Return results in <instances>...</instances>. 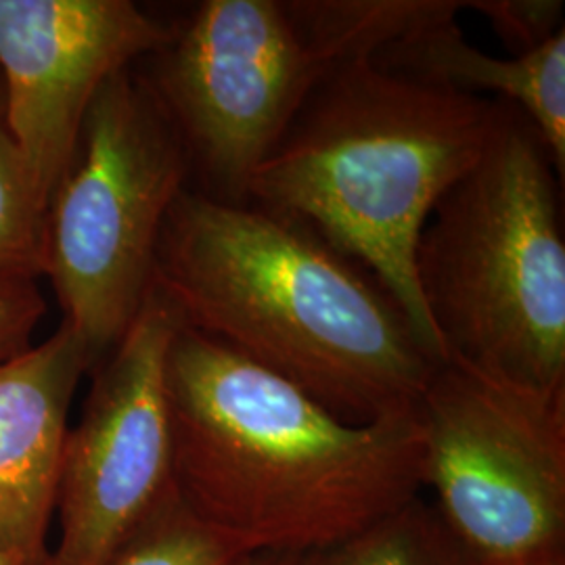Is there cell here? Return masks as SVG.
Segmentation results:
<instances>
[{"label":"cell","instance_id":"cell-1","mask_svg":"<svg viewBox=\"0 0 565 565\" xmlns=\"http://www.w3.org/2000/svg\"><path fill=\"white\" fill-rule=\"evenodd\" d=\"M153 287L182 324L345 424L413 413L445 359L361 264L298 218L184 189Z\"/></svg>","mask_w":565,"mask_h":565},{"label":"cell","instance_id":"cell-2","mask_svg":"<svg viewBox=\"0 0 565 565\" xmlns=\"http://www.w3.org/2000/svg\"><path fill=\"white\" fill-rule=\"evenodd\" d=\"M166 385L174 488L243 553H324L422 497L417 408L345 424L186 327L170 345Z\"/></svg>","mask_w":565,"mask_h":565},{"label":"cell","instance_id":"cell-3","mask_svg":"<svg viewBox=\"0 0 565 565\" xmlns=\"http://www.w3.org/2000/svg\"><path fill=\"white\" fill-rule=\"evenodd\" d=\"M499 103L373 60L331 65L254 174L249 203L302 221L366 268L446 361L415 254L436 203L480 158Z\"/></svg>","mask_w":565,"mask_h":565},{"label":"cell","instance_id":"cell-4","mask_svg":"<svg viewBox=\"0 0 565 565\" xmlns=\"http://www.w3.org/2000/svg\"><path fill=\"white\" fill-rule=\"evenodd\" d=\"M557 181L536 128L499 103L480 158L436 203L415 254L446 359L541 392L565 390Z\"/></svg>","mask_w":565,"mask_h":565},{"label":"cell","instance_id":"cell-5","mask_svg":"<svg viewBox=\"0 0 565 565\" xmlns=\"http://www.w3.org/2000/svg\"><path fill=\"white\" fill-rule=\"evenodd\" d=\"M186 147L147 76L103 84L49 205L46 277L95 369L118 345L153 287L170 207L186 189Z\"/></svg>","mask_w":565,"mask_h":565},{"label":"cell","instance_id":"cell-6","mask_svg":"<svg viewBox=\"0 0 565 565\" xmlns=\"http://www.w3.org/2000/svg\"><path fill=\"white\" fill-rule=\"evenodd\" d=\"M424 488L465 565H565V390L457 359L417 404Z\"/></svg>","mask_w":565,"mask_h":565},{"label":"cell","instance_id":"cell-7","mask_svg":"<svg viewBox=\"0 0 565 565\" xmlns=\"http://www.w3.org/2000/svg\"><path fill=\"white\" fill-rule=\"evenodd\" d=\"M153 60L202 193L237 205L329 70L279 0H205Z\"/></svg>","mask_w":565,"mask_h":565},{"label":"cell","instance_id":"cell-8","mask_svg":"<svg viewBox=\"0 0 565 565\" xmlns=\"http://www.w3.org/2000/svg\"><path fill=\"white\" fill-rule=\"evenodd\" d=\"M182 324L151 287L118 345L93 371L81 424L61 455L60 541L49 565H107L174 490L166 364Z\"/></svg>","mask_w":565,"mask_h":565},{"label":"cell","instance_id":"cell-9","mask_svg":"<svg viewBox=\"0 0 565 565\" xmlns=\"http://www.w3.org/2000/svg\"><path fill=\"white\" fill-rule=\"evenodd\" d=\"M172 36L130 0H0L2 124L42 202L51 205L103 84Z\"/></svg>","mask_w":565,"mask_h":565},{"label":"cell","instance_id":"cell-10","mask_svg":"<svg viewBox=\"0 0 565 565\" xmlns=\"http://www.w3.org/2000/svg\"><path fill=\"white\" fill-rule=\"evenodd\" d=\"M95 363L61 323L41 345L0 366V551L18 565H49L70 406Z\"/></svg>","mask_w":565,"mask_h":565},{"label":"cell","instance_id":"cell-11","mask_svg":"<svg viewBox=\"0 0 565 565\" xmlns=\"http://www.w3.org/2000/svg\"><path fill=\"white\" fill-rule=\"evenodd\" d=\"M385 72L467 95L499 93L520 109L565 174V30L532 53L501 60L469 44L457 18L422 25L390 42L375 60Z\"/></svg>","mask_w":565,"mask_h":565},{"label":"cell","instance_id":"cell-12","mask_svg":"<svg viewBox=\"0 0 565 565\" xmlns=\"http://www.w3.org/2000/svg\"><path fill=\"white\" fill-rule=\"evenodd\" d=\"M285 4L327 67L375 60L390 42L469 9V2L455 0H291Z\"/></svg>","mask_w":565,"mask_h":565},{"label":"cell","instance_id":"cell-13","mask_svg":"<svg viewBox=\"0 0 565 565\" xmlns=\"http://www.w3.org/2000/svg\"><path fill=\"white\" fill-rule=\"evenodd\" d=\"M317 565H465L434 507L413 503L317 555Z\"/></svg>","mask_w":565,"mask_h":565},{"label":"cell","instance_id":"cell-14","mask_svg":"<svg viewBox=\"0 0 565 565\" xmlns=\"http://www.w3.org/2000/svg\"><path fill=\"white\" fill-rule=\"evenodd\" d=\"M49 205L0 121V273L36 279L46 275Z\"/></svg>","mask_w":565,"mask_h":565},{"label":"cell","instance_id":"cell-15","mask_svg":"<svg viewBox=\"0 0 565 565\" xmlns=\"http://www.w3.org/2000/svg\"><path fill=\"white\" fill-rule=\"evenodd\" d=\"M242 555L239 546L203 524L174 488L107 565H228Z\"/></svg>","mask_w":565,"mask_h":565},{"label":"cell","instance_id":"cell-16","mask_svg":"<svg viewBox=\"0 0 565 565\" xmlns=\"http://www.w3.org/2000/svg\"><path fill=\"white\" fill-rule=\"evenodd\" d=\"M469 11L484 15L513 57L536 51L564 30L562 0H473Z\"/></svg>","mask_w":565,"mask_h":565},{"label":"cell","instance_id":"cell-17","mask_svg":"<svg viewBox=\"0 0 565 565\" xmlns=\"http://www.w3.org/2000/svg\"><path fill=\"white\" fill-rule=\"evenodd\" d=\"M46 312L36 279L0 273V366L20 359Z\"/></svg>","mask_w":565,"mask_h":565},{"label":"cell","instance_id":"cell-18","mask_svg":"<svg viewBox=\"0 0 565 565\" xmlns=\"http://www.w3.org/2000/svg\"><path fill=\"white\" fill-rule=\"evenodd\" d=\"M319 553H273V551H258L245 553L228 565H317Z\"/></svg>","mask_w":565,"mask_h":565},{"label":"cell","instance_id":"cell-19","mask_svg":"<svg viewBox=\"0 0 565 565\" xmlns=\"http://www.w3.org/2000/svg\"><path fill=\"white\" fill-rule=\"evenodd\" d=\"M0 565H18L15 562H13V557H9L7 553H2L0 551Z\"/></svg>","mask_w":565,"mask_h":565},{"label":"cell","instance_id":"cell-20","mask_svg":"<svg viewBox=\"0 0 565 565\" xmlns=\"http://www.w3.org/2000/svg\"><path fill=\"white\" fill-rule=\"evenodd\" d=\"M4 116V88H2V81H0V121Z\"/></svg>","mask_w":565,"mask_h":565}]
</instances>
